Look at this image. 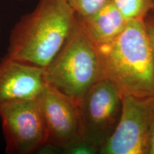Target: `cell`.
Returning a JSON list of instances; mask_svg holds the SVG:
<instances>
[{"mask_svg": "<svg viewBox=\"0 0 154 154\" xmlns=\"http://www.w3.org/2000/svg\"><path fill=\"white\" fill-rule=\"evenodd\" d=\"M147 154H154V117L152 121L151 126V131H150L149 149H148Z\"/></svg>", "mask_w": 154, "mask_h": 154, "instance_id": "14", "label": "cell"}, {"mask_svg": "<svg viewBox=\"0 0 154 154\" xmlns=\"http://www.w3.org/2000/svg\"><path fill=\"white\" fill-rule=\"evenodd\" d=\"M79 18L83 29L97 47L112 41L129 21L123 16L112 0H108L93 14Z\"/></svg>", "mask_w": 154, "mask_h": 154, "instance_id": "9", "label": "cell"}, {"mask_svg": "<svg viewBox=\"0 0 154 154\" xmlns=\"http://www.w3.org/2000/svg\"><path fill=\"white\" fill-rule=\"evenodd\" d=\"M44 72L47 85L77 103L103 78L99 49L83 29L78 16L72 34Z\"/></svg>", "mask_w": 154, "mask_h": 154, "instance_id": "3", "label": "cell"}, {"mask_svg": "<svg viewBox=\"0 0 154 154\" xmlns=\"http://www.w3.org/2000/svg\"><path fill=\"white\" fill-rule=\"evenodd\" d=\"M47 86L44 69L5 54L0 60V106L36 99Z\"/></svg>", "mask_w": 154, "mask_h": 154, "instance_id": "8", "label": "cell"}, {"mask_svg": "<svg viewBox=\"0 0 154 154\" xmlns=\"http://www.w3.org/2000/svg\"><path fill=\"white\" fill-rule=\"evenodd\" d=\"M76 21L67 0H38L34 10L21 17L11 29L6 54L46 69L66 43Z\"/></svg>", "mask_w": 154, "mask_h": 154, "instance_id": "1", "label": "cell"}, {"mask_svg": "<svg viewBox=\"0 0 154 154\" xmlns=\"http://www.w3.org/2000/svg\"><path fill=\"white\" fill-rule=\"evenodd\" d=\"M82 137L99 148L110 137L122 109V95L106 78L96 82L78 103Z\"/></svg>", "mask_w": 154, "mask_h": 154, "instance_id": "6", "label": "cell"}, {"mask_svg": "<svg viewBox=\"0 0 154 154\" xmlns=\"http://www.w3.org/2000/svg\"><path fill=\"white\" fill-rule=\"evenodd\" d=\"M103 78L121 95L154 96V62L143 19H133L112 41L98 47Z\"/></svg>", "mask_w": 154, "mask_h": 154, "instance_id": "2", "label": "cell"}, {"mask_svg": "<svg viewBox=\"0 0 154 154\" xmlns=\"http://www.w3.org/2000/svg\"><path fill=\"white\" fill-rule=\"evenodd\" d=\"M0 119L7 153L32 154L47 145V129L38 98L1 105Z\"/></svg>", "mask_w": 154, "mask_h": 154, "instance_id": "4", "label": "cell"}, {"mask_svg": "<svg viewBox=\"0 0 154 154\" xmlns=\"http://www.w3.org/2000/svg\"><path fill=\"white\" fill-rule=\"evenodd\" d=\"M17 1H22V0H17Z\"/></svg>", "mask_w": 154, "mask_h": 154, "instance_id": "16", "label": "cell"}, {"mask_svg": "<svg viewBox=\"0 0 154 154\" xmlns=\"http://www.w3.org/2000/svg\"><path fill=\"white\" fill-rule=\"evenodd\" d=\"M66 154H96L99 153V148L85 138L81 137L63 151Z\"/></svg>", "mask_w": 154, "mask_h": 154, "instance_id": "12", "label": "cell"}, {"mask_svg": "<svg viewBox=\"0 0 154 154\" xmlns=\"http://www.w3.org/2000/svg\"><path fill=\"white\" fill-rule=\"evenodd\" d=\"M48 134V143L63 152L82 137L78 103L47 85L38 97Z\"/></svg>", "mask_w": 154, "mask_h": 154, "instance_id": "7", "label": "cell"}, {"mask_svg": "<svg viewBox=\"0 0 154 154\" xmlns=\"http://www.w3.org/2000/svg\"><path fill=\"white\" fill-rule=\"evenodd\" d=\"M116 7L128 20L144 19L153 10L154 0H112Z\"/></svg>", "mask_w": 154, "mask_h": 154, "instance_id": "10", "label": "cell"}, {"mask_svg": "<svg viewBox=\"0 0 154 154\" xmlns=\"http://www.w3.org/2000/svg\"><path fill=\"white\" fill-rule=\"evenodd\" d=\"M146 32L151 45L154 62V11L152 10L144 18Z\"/></svg>", "mask_w": 154, "mask_h": 154, "instance_id": "13", "label": "cell"}, {"mask_svg": "<svg viewBox=\"0 0 154 154\" xmlns=\"http://www.w3.org/2000/svg\"><path fill=\"white\" fill-rule=\"evenodd\" d=\"M153 117L154 96L122 95L120 119L99 153L147 154Z\"/></svg>", "mask_w": 154, "mask_h": 154, "instance_id": "5", "label": "cell"}, {"mask_svg": "<svg viewBox=\"0 0 154 154\" xmlns=\"http://www.w3.org/2000/svg\"><path fill=\"white\" fill-rule=\"evenodd\" d=\"M108 0H67L76 15L85 18L103 7Z\"/></svg>", "mask_w": 154, "mask_h": 154, "instance_id": "11", "label": "cell"}, {"mask_svg": "<svg viewBox=\"0 0 154 154\" xmlns=\"http://www.w3.org/2000/svg\"><path fill=\"white\" fill-rule=\"evenodd\" d=\"M153 10L154 11V5H153Z\"/></svg>", "mask_w": 154, "mask_h": 154, "instance_id": "15", "label": "cell"}]
</instances>
